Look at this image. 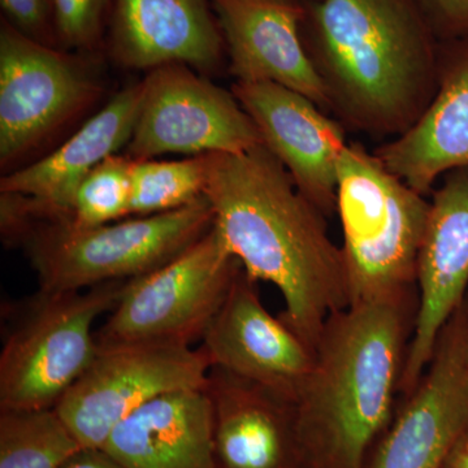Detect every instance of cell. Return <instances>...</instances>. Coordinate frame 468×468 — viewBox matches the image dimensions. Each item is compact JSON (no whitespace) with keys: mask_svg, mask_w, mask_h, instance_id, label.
Masks as SVG:
<instances>
[{"mask_svg":"<svg viewBox=\"0 0 468 468\" xmlns=\"http://www.w3.org/2000/svg\"><path fill=\"white\" fill-rule=\"evenodd\" d=\"M205 156V196L228 250L251 280L279 289L280 318L315 350L329 316L349 307L343 251L324 214L266 144Z\"/></svg>","mask_w":468,"mask_h":468,"instance_id":"obj_1","label":"cell"},{"mask_svg":"<svg viewBox=\"0 0 468 468\" xmlns=\"http://www.w3.org/2000/svg\"><path fill=\"white\" fill-rule=\"evenodd\" d=\"M301 36L344 128L399 137L435 98L441 42L418 0H304Z\"/></svg>","mask_w":468,"mask_h":468,"instance_id":"obj_2","label":"cell"},{"mask_svg":"<svg viewBox=\"0 0 468 468\" xmlns=\"http://www.w3.org/2000/svg\"><path fill=\"white\" fill-rule=\"evenodd\" d=\"M412 302L351 304L326 320L294 402L303 468H366L399 392Z\"/></svg>","mask_w":468,"mask_h":468,"instance_id":"obj_3","label":"cell"},{"mask_svg":"<svg viewBox=\"0 0 468 468\" xmlns=\"http://www.w3.org/2000/svg\"><path fill=\"white\" fill-rule=\"evenodd\" d=\"M212 227L214 212L203 196L176 211L91 228L77 227L68 218L24 214L2 236L26 250L39 292H66L144 275L178 257Z\"/></svg>","mask_w":468,"mask_h":468,"instance_id":"obj_4","label":"cell"},{"mask_svg":"<svg viewBox=\"0 0 468 468\" xmlns=\"http://www.w3.org/2000/svg\"><path fill=\"white\" fill-rule=\"evenodd\" d=\"M431 202L362 144L338 163L337 211L349 306L411 298Z\"/></svg>","mask_w":468,"mask_h":468,"instance_id":"obj_5","label":"cell"},{"mask_svg":"<svg viewBox=\"0 0 468 468\" xmlns=\"http://www.w3.org/2000/svg\"><path fill=\"white\" fill-rule=\"evenodd\" d=\"M124 282L42 292L18 314L0 354V411L54 409L100 353L94 323L111 313Z\"/></svg>","mask_w":468,"mask_h":468,"instance_id":"obj_6","label":"cell"},{"mask_svg":"<svg viewBox=\"0 0 468 468\" xmlns=\"http://www.w3.org/2000/svg\"><path fill=\"white\" fill-rule=\"evenodd\" d=\"M242 266L217 227L155 270L126 280L100 331V349L131 345L190 346L202 338Z\"/></svg>","mask_w":468,"mask_h":468,"instance_id":"obj_7","label":"cell"},{"mask_svg":"<svg viewBox=\"0 0 468 468\" xmlns=\"http://www.w3.org/2000/svg\"><path fill=\"white\" fill-rule=\"evenodd\" d=\"M0 27V165L26 158L101 94L89 58Z\"/></svg>","mask_w":468,"mask_h":468,"instance_id":"obj_8","label":"cell"},{"mask_svg":"<svg viewBox=\"0 0 468 468\" xmlns=\"http://www.w3.org/2000/svg\"><path fill=\"white\" fill-rule=\"evenodd\" d=\"M194 70L183 64L149 70L126 156L143 160L180 154L192 158L245 153L264 144L233 92Z\"/></svg>","mask_w":468,"mask_h":468,"instance_id":"obj_9","label":"cell"},{"mask_svg":"<svg viewBox=\"0 0 468 468\" xmlns=\"http://www.w3.org/2000/svg\"><path fill=\"white\" fill-rule=\"evenodd\" d=\"M209 369L201 349L131 345L100 349L54 410L84 449H101L129 415L163 394L201 389Z\"/></svg>","mask_w":468,"mask_h":468,"instance_id":"obj_10","label":"cell"},{"mask_svg":"<svg viewBox=\"0 0 468 468\" xmlns=\"http://www.w3.org/2000/svg\"><path fill=\"white\" fill-rule=\"evenodd\" d=\"M467 314L462 306L440 335L432 359L368 468H443L468 432Z\"/></svg>","mask_w":468,"mask_h":468,"instance_id":"obj_11","label":"cell"},{"mask_svg":"<svg viewBox=\"0 0 468 468\" xmlns=\"http://www.w3.org/2000/svg\"><path fill=\"white\" fill-rule=\"evenodd\" d=\"M468 285V167L452 169L433 194L419 257V302L399 392L415 389Z\"/></svg>","mask_w":468,"mask_h":468,"instance_id":"obj_12","label":"cell"},{"mask_svg":"<svg viewBox=\"0 0 468 468\" xmlns=\"http://www.w3.org/2000/svg\"><path fill=\"white\" fill-rule=\"evenodd\" d=\"M209 367L267 388L292 403L315 360V350L261 304L257 282L243 268L202 337Z\"/></svg>","mask_w":468,"mask_h":468,"instance_id":"obj_13","label":"cell"},{"mask_svg":"<svg viewBox=\"0 0 468 468\" xmlns=\"http://www.w3.org/2000/svg\"><path fill=\"white\" fill-rule=\"evenodd\" d=\"M232 92L300 192L324 215L337 209L344 125L309 98L273 82L236 81Z\"/></svg>","mask_w":468,"mask_h":468,"instance_id":"obj_14","label":"cell"},{"mask_svg":"<svg viewBox=\"0 0 468 468\" xmlns=\"http://www.w3.org/2000/svg\"><path fill=\"white\" fill-rule=\"evenodd\" d=\"M239 82H273L329 112L324 86L301 36L304 0H209Z\"/></svg>","mask_w":468,"mask_h":468,"instance_id":"obj_15","label":"cell"},{"mask_svg":"<svg viewBox=\"0 0 468 468\" xmlns=\"http://www.w3.org/2000/svg\"><path fill=\"white\" fill-rule=\"evenodd\" d=\"M109 45L132 69L183 64L201 72L223 60V34L209 0H112Z\"/></svg>","mask_w":468,"mask_h":468,"instance_id":"obj_16","label":"cell"},{"mask_svg":"<svg viewBox=\"0 0 468 468\" xmlns=\"http://www.w3.org/2000/svg\"><path fill=\"white\" fill-rule=\"evenodd\" d=\"M203 390L218 468H303L294 403L218 367H209Z\"/></svg>","mask_w":468,"mask_h":468,"instance_id":"obj_17","label":"cell"},{"mask_svg":"<svg viewBox=\"0 0 468 468\" xmlns=\"http://www.w3.org/2000/svg\"><path fill=\"white\" fill-rule=\"evenodd\" d=\"M374 154L423 196L442 174L468 167V36L441 43L435 98L408 132Z\"/></svg>","mask_w":468,"mask_h":468,"instance_id":"obj_18","label":"cell"},{"mask_svg":"<svg viewBox=\"0 0 468 468\" xmlns=\"http://www.w3.org/2000/svg\"><path fill=\"white\" fill-rule=\"evenodd\" d=\"M143 81L125 86L58 149L3 176L0 192L27 197L46 218H69L77 187L103 160L131 141Z\"/></svg>","mask_w":468,"mask_h":468,"instance_id":"obj_19","label":"cell"},{"mask_svg":"<svg viewBox=\"0 0 468 468\" xmlns=\"http://www.w3.org/2000/svg\"><path fill=\"white\" fill-rule=\"evenodd\" d=\"M101 451L124 468H218L207 394H163L122 420Z\"/></svg>","mask_w":468,"mask_h":468,"instance_id":"obj_20","label":"cell"},{"mask_svg":"<svg viewBox=\"0 0 468 468\" xmlns=\"http://www.w3.org/2000/svg\"><path fill=\"white\" fill-rule=\"evenodd\" d=\"M81 449L54 409L0 411V468H61Z\"/></svg>","mask_w":468,"mask_h":468,"instance_id":"obj_21","label":"cell"},{"mask_svg":"<svg viewBox=\"0 0 468 468\" xmlns=\"http://www.w3.org/2000/svg\"><path fill=\"white\" fill-rule=\"evenodd\" d=\"M132 217L176 211L205 196L206 156L133 159Z\"/></svg>","mask_w":468,"mask_h":468,"instance_id":"obj_22","label":"cell"},{"mask_svg":"<svg viewBox=\"0 0 468 468\" xmlns=\"http://www.w3.org/2000/svg\"><path fill=\"white\" fill-rule=\"evenodd\" d=\"M133 159L125 154L110 156L86 176L77 187L68 220L91 228L132 217Z\"/></svg>","mask_w":468,"mask_h":468,"instance_id":"obj_23","label":"cell"},{"mask_svg":"<svg viewBox=\"0 0 468 468\" xmlns=\"http://www.w3.org/2000/svg\"><path fill=\"white\" fill-rule=\"evenodd\" d=\"M112 0H51L57 46L91 54L109 26Z\"/></svg>","mask_w":468,"mask_h":468,"instance_id":"obj_24","label":"cell"},{"mask_svg":"<svg viewBox=\"0 0 468 468\" xmlns=\"http://www.w3.org/2000/svg\"><path fill=\"white\" fill-rule=\"evenodd\" d=\"M3 20L27 38L57 46L51 0H0Z\"/></svg>","mask_w":468,"mask_h":468,"instance_id":"obj_25","label":"cell"},{"mask_svg":"<svg viewBox=\"0 0 468 468\" xmlns=\"http://www.w3.org/2000/svg\"><path fill=\"white\" fill-rule=\"evenodd\" d=\"M440 42L468 36V0H418Z\"/></svg>","mask_w":468,"mask_h":468,"instance_id":"obj_26","label":"cell"},{"mask_svg":"<svg viewBox=\"0 0 468 468\" xmlns=\"http://www.w3.org/2000/svg\"><path fill=\"white\" fill-rule=\"evenodd\" d=\"M61 468H124L101 449H81Z\"/></svg>","mask_w":468,"mask_h":468,"instance_id":"obj_27","label":"cell"},{"mask_svg":"<svg viewBox=\"0 0 468 468\" xmlns=\"http://www.w3.org/2000/svg\"><path fill=\"white\" fill-rule=\"evenodd\" d=\"M443 468H468V432L452 449Z\"/></svg>","mask_w":468,"mask_h":468,"instance_id":"obj_28","label":"cell"},{"mask_svg":"<svg viewBox=\"0 0 468 468\" xmlns=\"http://www.w3.org/2000/svg\"><path fill=\"white\" fill-rule=\"evenodd\" d=\"M466 350H467V358H468V315H467V326H466Z\"/></svg>","mask_w":468,"mask_h":468,"instance_id":"obj_29","label":"cell"}]
</instances>
